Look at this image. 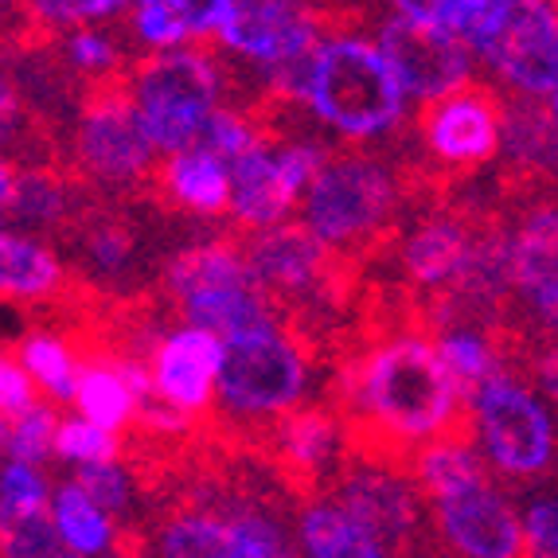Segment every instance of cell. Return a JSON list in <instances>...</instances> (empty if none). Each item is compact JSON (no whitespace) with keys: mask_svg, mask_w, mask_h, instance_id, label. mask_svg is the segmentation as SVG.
Here are the masks:
<instances>
[{"mask_svg":"<svg viewBox=\"0 0 558 558\" xmlns=\"http://www.w3.org/2000/svg\"><path fill=\"white\" fill-rule=\"evenodd\" d=\"M407 223L399 184L383 145H344L332 149L308 184L305 227L325 246L348 254L360 266L391 258Z\"/></svg>","mask_w":558,"mask_h":558,"instance_id":"obj_1","label":"cell"},{"mask_svg":"<svg viewBox=\"0 0 558 558\" xmlns=\"http://www.w3.org/2000/svg\"><path fill=\"white\" fill-rule=\"evenodd\" d=\"M160 153L149 145L145 121L133 102L130 66L86 83L63 141V172L86 192L133 199Z\"/></svg>","mask_w":558,"mask_h":558,"instance_id":"obj_2","label":"cell"},{"mask_svg":"<svg viewBox=\"0 0 558 558\" xmlns=\"http://www.w3.org/2000/svg\"><path fill=\"white\" fill-rule=\"evenodd\" d=\"M234 59H223L215 36L192 39L180 51H153L130 63V90L145 121L149 145L160 157L192 149L204 118L227 106Z\"/></svg>","mask_w":558,"mask_h":558,"instance_id":"obj_3","label":"cell"},{"mask_svg":"<svg viewBox=\"0 0 558 558\" xmlns=\"http://www.w3.org/2000/svg\"><path fill=\"white\" fill-rule=\"evenodd\" d=\"M308 110L348 141H372L402 121V90L372 44L348 36L325 39L313 56Z\"/></svg>","mask_w":558,"mask_h":558,"instance_id":"obj_4","label":"cell"},{"mask_svg":"<svg viewBox=\"0 0 558 558\" xmlns=\"http://www.w3.org/2000/svg\"><path fill=\"white\" fill-rule=\"evenodd\" d=\"M320 504L344 512L387 558H414L429 535L426 496L414 473L399 465H372L344 453Z\"/></svg>","mask_w":558,"mask_h":558,"instance_id":"obj_5","label":"cell"},{"mask_svg":"<svg viewBox=\"0 0 558 558\" xmlns=\"http://www.w3.org/2000/svg\"><path fill=\"white\" fill-rule=\"evenodd\" d=\"M500 121L504 86L488 75H473L422 102L410 118V130L441 172H449L457 184H476V172L500 157Z\"/></svg>","mask_w":558,"mask_h":558,"instance_id":"obj_6","label":"cell"},{"mask_svg":"<svg viewBox=\"0 0 558 558\" xmlns=\"http://www.w3.org/2000/svg\"><path fill=\"white\" fill-rule=\"evenodd\" d=\"M473 422H476V446H484L493 473L512 476V481H535L550 476L555 461V429L550 414L527 383L515 375L488 372L473 395Z\"/></svg>","mask_w":558,"mask_h":558,"instance_id":"obj_7","label":"cell"},{"mask_svg":"<svg viewBox=\"0 0 558 558\" xmlns=\"http://www.w3.org/2000/svg\"><path fill=\"white\" fill-rule=\"evenodd\" d=\"M395 75L399 90L429 102L438 94L453 90L465 78H473V51L438 24H418V20L387 16L379 24V47H375Z\"/></svg>","mask_w":558,"mask_h":558,"instance_id":"obj_8","label":"cell"},{"mask_svg":"<svg viewBox=\"0 0 558 558\" xmlns=\"http://www.w3.org/2000/svg\"><path fill=\"white\" fill-rule=\"evenodd\" d=\"M215 39L231 56H246L262 66L286 63L325 44L305 0H227Z\"/></svg>","mask_w":558,"mask_h":558,"instance_id":"obj_9","label":"cell"},{"mask_svg":"<svg viewBox=\"0 0 558 558\" xmlns=\"http://www.w3.org/2000/svg\"><path fill=\"white\" fill-rule=\"evenodd\" d=\"M434 508V535L453 558H523L520 520L493 481L465 484L426 500Z\"/></svg>","mask_w":558,"mask_h":558,"instance_id":"obj_10","label":"cell"},{"mask_svg":"<svg viewBox=\"0 0 558 558\" xmlns=\"http://www.w3.org/2000/svg\"><path fill=\"white\" fill-rule=\"evenodd\" d=\"M484 63L500 75V86H515L531 98L555 102L558 44H555V0H520L496 39L484 47Z\"/></svg>","mask_w":558,"mask_h":558,"instance_id":"obj_11","label":"cell"},{"mask_svg":"<svg viewBox=\"0 0 558 558\" xmlns=\"http://www.w3.org/2000/svg\"><path fill=\"white\" fill-rule=\"evenodd\" d=\"M512 223V301L508 313L543 336H555L558 317V278H555V199L535 204Z\"/></svg>","mask_w":558,"mask_h":558,"instance_id":"obj_12","label":"cell"},{"mask_svg":"<svg viewBox=\"0 0 558 558\" xmlns=\"http://www.w3.org/2000/svg\"><path fill=\"white\" fill-rule=\"evenodd\" d=\"M219 355H223V340H215L211 332H199V328L168 332L149 360L153 391L160 395L165 407L196 418V414L211 410Z\"/></svg>","mask_w":558,"mask_h":558,"instance_id":"obj_13","label":"cell"},{"mask_svg":"<svg viewBox=\"0 0 558 558\" xmlns=\"http://www.w3.org/2000/svg\"><path fill=\"white\" fill-rule=\"evenodd\" d=\"M227 184H231V207L227 223L239 231H258V227L281 223L293 211L298 192L281 180L278 165L266 149L242 153L239 160L227 165Z\"/></svg>","mask_w":558,"mask_h":558,"instance_id":"obj_14","label":"cell"},{"mask_svg":"<svg viewBox=\"0 0 558 558\" xmlns=\"http://www.w3.org/2000/svg\"><path fill=\"white\" fill-rule=\"evenodd\" d=\"M66 286L71 278L51 254V246L0 231V301H12L24 313H32L63 298Z\"/></svg>","mask_w":558,"mask_h":558,"instance_id":"obj_15","label":"cell"},{"mask_svg":"<svg viewBox=\"0 0 558 558\" xmlns=\"http://www.w3.org/2000/svg\"><path fill=\"white\" fill-rule=\"evenodd\" d=\"M227 0H133V36L145 47H172L215 36Z\"/></svg>","mask_w":558,"mask_h":558,"instance_id":"obj_16","label":"cell"},{"mask_svg":"<svg viewBox=\"0 0 558 558\" xmlns=\"http://www.w3.org/2000/svg\"><path fill=\"white\" fill-rule=\"evenodd\" d=\"M301 543L308 558H387L344 512L332 504L301 508Z\"/></svg>","mask_w":558,"mask_h":558,"instance_id":"obj_17","label":"cell"},{"mask_svg":"<svg viewBox=\"0 0 558 558\" xmlns=\"http://www.w3.org/2000/svg\"><path fill=\"white\" fill-rule=\"evenodd\" d=\"M51 523H56L59 539L71 547V555L90 558V555H102V550L110 547L113 523L106 520L83 493H78L75 484H63V488L56 493V515H51Z\"/></svg>","mask_w":558,"mask_h":558,"instance_id":"obj_18","label":"cell"},{"mask_svg":"<svg viewBox=\"0 0 558 558\" xmlns=\"http://www.w3.org/2000/svg\"><path fill=\"white\" fill-rule=\"evenodd\" d=\"M75 375V402L86 414V422L106 434H118L125 422L133 418V399L125 391V383L118 379L113 367H78Z\"/></svg>","mask_w":558,"mask_h":558,"instance_id":"obj_19","label":"cell"},{"mask_svg":"<svg viewBox=\"0 0 558 558\" xmlns=\"http://www.w3.org/2000/svg\"><path fill=\"white\" fill-rule=\"evenodd\" d=\"M515 4L520 0H446L438 28L449 32L453 39H461L473 56H484V47L493 44L496 32L508 24Z\"/></svg>","mask_w":558,"mask_h":558,"instance_id":"obj_20","label":"cell"},{"mask_svg":"<svg viewBox=\"0 0 558 558\" xmlns=\"http://www.w3.org/2000/svg\"><path fill=\"white\" fill-rule=\"evenodd\" d=\"M24 372H32L39 383H44V391L51 395L56 402H71L75 399V360L66 352L63 340H56L51 332H32L24 336Z\"/></svg>","mask_w":558,"mask_h":558,"instance_id":"obj_21","label":"cell"},{"mask_svg":"<svg viewBox=\"0 0 558 558\" xmlns=\"http://www.w3.org/2000/svg\"><path fill=\"white\" fill-rule=\"evenodd\" d=\"M0 558H63L59 531L47 508L28 515L0 512Z\"/></svg>","mask_w":558,"mask_h":558,"instance_id":"obj_22","label":"cell"},{"mask_svg":"<svg viewBox=\"0 0 558 558\" xmlns=\"http://www.w3.org/2000/svg\"><path fill=\"white\" fill-rule=\"evenodd\" d=\"M56 402H36L20 418L9 422V438H4V453L20 465H39L51 453V438H56Z\"/></svg>","mask_w":558,"mask_h":558,"instance_id":"obj_23","label":"cell"},{"mask_svg":"<svg viewBox=\"0 0 558 558\" xmlns=\"http://www.w3.org/2000/svg\"><path fill=\"white\" fill-rule=\"evenodd\" d=\"M86 500L106 515V520H121L130 508V473L113 461H98V465H78L75 481H71Z\"/></svg>","mask_w":558,"mask_h":558,"instance_id":"obj_24","label":"cell"},{"mask_svg":"<svg viewBox=\"0 0 558 558\" xmlns=\"http://www.w3.org/2000/svg\"><path fill=\"white\" fill-rule=\"evenodd\" d=\"M51 449L66 461H78V465H98V461H113L118 457V434H106V429L90 426V422L66 418L56 426V438Z\"/></svg>","mask_w":558,"mask_h":558,"instance_id":"obj_25","label":"cell"},{"mask_svg":"<svg viewBox=\"0 0 558 558\" xmlns=\"http://www.w3.org/2000/svg\"><path fill=\"white\" fill-rule=\"evenodd\" d=\"M32 16H39L51 28H78V24H98L113 12L130 9L133 0H24Z\"/></svg>","mask_w":558,"mask_h":558,"instance_id":"obj_26","label":"cell"},{"mask_svg":"<svg viewBox=\"0 0 558 558\" xmlns=\"http://www.w3.org/2000/svg\"><path fill=\"white\" fill-rule=\"evenodd\" d=\"M44 508H47L44 476H39L32 465L12 461V465L0 473V512L28 515V512H44Z\"/></svg>","mask_w":558,"mask_h":558,"instance_id":"obj_27","label":"cell"},{"mask_svg":"<svg viewBox=\"0 0 558 558\" xmlns=\"http://www.w3.org/2000/svg\"><path fill=\"white\" fill-rule=\"evenodd\" d=\"M523 558H558V504L555 496H543L527 508L520 523Z\"/></svg>","mask_w":558,"mask_h":558,"instance_id":"obj_28","label":"cell"},{"mask_svg":"<svg viewBox=\"0 0 558 558\" xmlns=\"http://www.w3.org/2000/svg\"><path fill=\"white\" fill-rule=\"evenodd\" d=\"M36 391H32V375L9 355V348L0 352V414L4 418H20L28 407H36Z\"/></svg>","mask_w":558,"mask_h":558,"instance_id":"obj_29","label":"cell"},{"mask_svg":"<svg viewBox=\"0 0 558 558\" xmlns=\"http://www.w3.org/2000/svg\"><path fill=\"white\" fill-rule=\"evenodd\" d=\"M0 4H20V0H0Z\"/></svg>","mask_w":558,"mask_h":558,"instance_id":"obj_30","label":"cell"}]
</instances>
